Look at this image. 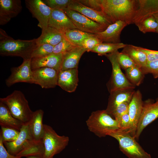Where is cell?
<instances>
[{
  "mask_svg": "<svg viewBox=\"0 0 158 158\" xmlns=\"http://www.w3.org/2000/svg\"><path fill=\"white\" fill-rule=\"evenodd\" d=\"M139 49L146 55L147 62L158 60V51L154 50L138 47Z\"/></svg>",
  "mask_w": 158,
  "mask_h": 158,
  "instance_id": "obj_43",
  "label": "cell"
},
{
  "mask_svg": "<svg viewBox=\"0 0 158 158\" xmlns=\"http://www.w3.org/2000/svg\"><path fill=\"white\" fill-rule=\"evenodd\" d=\"M117 122L119 127V130L121 131H126L129 127L130 123V118L128 112L122 115Z\"/></svg>",
  "mask_w": 158,
  "mask_h": 158,
  "instance_id": "obj_41",
  "label": "cell"
},
{
  "mask_svg": "<svg viewBox=\"0 0 158 158\" xmlns=\"http://www.w3.org/2000/svg\"><path fill=\"white\" fill-rule=\"evenodd\" d=\"M158 118V98L155 102L148 99L143 102L142 113L138 122L134 138L138 139L144 129Z\"/></svg>",
  "mask_w": 158,
  "mask_h": 158,
  "instance_id": "obj_9",
  "label": "cell"
},
{
  "mask_svg": "<svg viewBox=\"0 0 158 158\" xmlns=\"http://www.w3.org/2000/svg\"><path fill=\"white\" fill-rule=\"evenodd\" d=\"M59 72L49 68L42 67L32 70L33 84L42 88H53L57 85Z\"/></svg>",
  "mask_w": 158,
  "mask_h": 158,
  "instance_id": "obj_12",
  "label": "cell"
},
{
  "mask_svg": "<svg viewBox=\"0 0 158 158\" xmlns=\"http://www.w3.org/2000/svg\"><path fill=\"white\" fill-rule=\"evenodd\" d=\"M54 46L47 44L37 45L33 50L31 59L44 57L53 53Z\"/></svg>",
  "mask_w": 158,
  "mask_h": 158,
  "instance_id": "obj_33",
  "label": "cell"
},
{
  "mask_svg": "<svg viewBox=\"0 0 158 158\" xmlns=\"http://www.w3.org/2000/svg\"><path fill=\"white\" fill-rule=\"evenodd\" d=\"M68 8L78 12L91 20L107 27L113 23L102 11L88 7L78 0H72Z\"/></svg>",
  "mask_w": 158,
  "mask_h": 158,
  "instance_id": "obj_14",
  "label": "cell"
},
{
  "mask_svg": "<svg viewBox=\"0 0 158 158\" xmlns=\"http://www.w3.org/2000/svg\"><path fill=\"white\" fill-rule=\"evenodd\" d=\"M37 45L36 39L15 40L0 29V54L2 56L20 57L26 60L31 59L33 51Z\"/></svg>",
  "mask_w": 158,
  "mask_h": 158,
  "instance_id": "obj_2",
  "label": "cell"
},
{
  "mask_svg": "<svg viewBox=\"0 0 158 158\" xmlns=\"http://www.w3.org/2000/svg\"><path fill=\"white\" fill-rule=\"evenodd\" d=\"M126 44L123 43H113L102 42L95 47L90 51L96 53L100 56H105L109 54L123 48Z\"/></svg>",
  "mask_w": 158,
  "mask_h": 158,
  "instance_id": "obj_30",
  "label": "cell"
},
{
  "mask_svg": "<svg viewBox=\"0 0 158 158\" xmlns=\"http://www.w3.org/2000/svg\"><path fill=\"white\" fill-rule=\"evenodd\" d=\"M31 59L23 60L20 66L11 68V74L5 80L7 86L9 87L20 82L33 84Z\"/></svg>",
  "mask_w": 158,
  "mask_h": 158,
  "instance_id": "obj_11",
  "label": "cell"
},
{
  "mask_svg": "<svg viewBox=\"0 0 158 158\" xmlns=\"http://www.w3.org/2000/svg\"><path fill=\"white\" fill-rule=\"evenodd\" d=\"M126 76L129 81L135 86H138L142 83L144 74L140 68L133 66L125 70Z\"/></svg>",
  "mask_w": 158,
  "mask_h": 158,
  "instance_id": "obj_32",
  "label": "cell"
},
{
  "mask_svg": "<svg viewBox=\"0 0 158 158\" xmlns=\"http://www.w3.org/2000/svg\"><path fill=\"white\" fill-rule=\"evenodd\" d=\"M43 111L39 109L33 111L28 123L29 133L31 139L34 141L39 142L42 141L44 133L43 118Z\"/></svg>",
  "mask_w": 158,
  "mask_h": 158,
  "instance_id": "obj_19",
  "label": "cell"
},
{
  "mask_svg": "<svg viewBox=\"0 0 158 158\" xmlns=\"http://www.w3.org/2000/svg\"><path fill=\"white\" fill-rule=\"evenodd\" d=\"M64 38L70 43L76 46H80L85 38L94 36V34L85 32L77 29H73L63 32Z\"/></svg>",
  "mask_w": 158,
  "mask_h": 158,
  "instance_id": "obj_29",
  "label": "cell"
},
{
  "mask_svg": "<svg viewBox=\"0 0 158 158\" xmlns=\"http://www.w3.org/2000/svg\"><path fill=\"white\" fill-rule=\"evenodd\" d=\"M127 25V24L125 22L117 21L109 25L103 31L94 34V35L102 42L121 43V33L123 28Z\"/></svg>",
  "mask_w": 158,
  "mask_h": 158,
  "instance_id": "obj_16",
  "label": "cell"
},
{
  "mask_svg": "<svg viewBox=\"0 0 158 158\" xmlns=\"http://www.w3.org/2000/svg\"><path fill=\"white\" fill-rule=\"evenodd\" d=\"M21 157L11 154L7 151L0 137V158H21Z\"/></svg>",
  "mask_w": 158,
  "mask_h": 158,
  "instance_id": "obj_44",
  "label": "cell"
},
{
  "mask_svg": "<svg viewBox=\"0 0 158 158\" xmlns=\"http://www.w3.org/2000/svg\"><path fill=\"white\" fill-rule=\"evenodd\" d=\"M140 68L144 75L151 73L154 78H158V60L147 62Z\"/></svg>",
  "mask_w": 158,
  "mask_h": 158,
  "instance_id": "obj_37",
  "label": "cell"
},
{
  "mask_svg": "<svg viewBox=\"0 0 158 158\" xmlns=\"http://www.w3.org/2000/svg\"><path fill=\"white\" fill-rule=\"evenodd\" d=\"M116 56L121 68L125 70L132 67L137 66L128 56L124 53L118 51Z\"/></svg>",
  "mask_w": 158,
  "mask_h": 158,
  "instance_id": "obj_35",
  "label": "cell"
},
{
  "mask_svg": "<svg viewBox=\"0 0 158 158\" xmlns=\"http://www.w3.org/2000/svg\"><path fill=\"white\" fill-rule=\"evenodd\" d=\"M117 51L105 55L110 61L112 67L110 92L119 89H134L135 86L129 81L121 71L117 58Z\"/></svg>",
  "mask_w": 158,
  "mask_h": 158,
  "instance_id": "obj_8",
  "label": "cell"
},
{
  "mask_svg": "<svg viewBox=\"0 0 158 158\" xmlns=\"http://www.w3.org/2000/svg\"><path fill=\"white\" fill-rule=\"evenodd\" d=\"M75 46L68 41L64 37L58 44L54 47L53 53L63 54Z\"/></svg>",
  "mask_w": 158,
  "mask_h": 158,
  "instance_id": "obj_38",
  "label": "cell"
},
{
  "mask_svg": "<svg viewBox=\"0 0 158 158\" xmlns=\"http://www.w3.org/2000/svg\"><path fill=\"white\" fill-rule=\"evenodd\" d=\"M26 158H42L41 157H40L37 156H31L27 157Z\"/></svg>",
  "mask_w": 158,
  "mask_h": 158,
  "instance_id": "obj_46",
  "label": "cell"
},
{
  "mask_svg": "<svg viewBox=\"0 0 158 158\" xmlns=\"http://www.w3.org/2000/svg\"><path fill=\"white\" fill-rule=\"evenodd\" d=\"M62 59V54L54 53L44 57L32 59V69L47 67L54 69L59 72L61 70Z\"/></svg>",
  "mask_w": 158,
  "mask_h": 158,
  "instance_id": "obj_22",
  "label": "cell"
},
{
  "mask_svg": "<svg viewBox=\"0 0 158 158\" xmlns=\"http://www.w3.org/2000/svg\"><path fill=\"white\" fill-rule=\"evenodd\" d=\"M102 11L113 23L118 21L128 25L133 21L138 6V0H100Z\"/></svg>",
  "mask_w": 158,
  "mask_h": 158,
  "instance_id": "obj_1",
  "label": "cell"
},
{
  "mask_svg": "<svg viewBox=\"0 0 158 158\" xmlns=\"http://www.w3.org/2000/svg\"><path fill=\"white\" fill-rule=\"evenodd\" d=\"M139 30L143 33L156 32L157 23L153 16L147 17L135 24Z\"/></svg>",
  "mask_w": 158,
  "mask_h": 158,
  "instance_id": "obj_31",
  "label": "cell"
},
{
  "mask_svg": "<svg viewBox=\"0 0 158 158\" xmlns=\"http://www.w3.org/2000/svg\"><path fill=\"white\" fill-rule=\"evenodd\" d=\"M44 151L43 141L36 142L30 140L24 149L16 156L21 157L37 156L42 158Z\"/></svg>",
  "mask_w": 158,
  "mask_h": 158,
  "instance_id": "obj_28",
  "label": "cell"
},
{
  "mask_svg": "<svg viewBox=\"0 0 158 158\" xmlns=\"http://www.w3.org/2000/svg\"><path fill=\"white\" fill-rule=\"evenodd\" d=\"M108 135L117 140L120 150L128 158H151L128 132L118 130Z\"/></svg>",
  "mask_w": 158,
  "mask_h": 158,
  "instance_id": "obj_5",
  "label": "cell"
},
{
  "mask_svg": "<svg viewBox=\"0 0 158 158\" xmlns=\"http://www.w3.org/2000/svg\"><path fill=\"white\" fill-rule=\"evenodd\" d=\"M48 26L63 32L77 29L63 10L57 9H52Z\"/></svg>",
  "mask_w": 158,
  "mask_h": 158,
  "instance_id": "obj_21",
  "label": "cell"
},
{
  "mask_svg": "<svg viewBox=\"0 0 158 158\" xmlns=\"http://www.w3.org/2000/svg\"><path fill=\"white\" fill-rule=\"evenodd\" d=\"M143 104L140 92L139 90L135 91L129 105L128 113L130 123L128 130L126 131L134 137L142 113Z\"/></svg>",
  "mask_w": 158,
  "mask_h": 158,
  "instance_id": "obj_13",
  "label": "cell"
},
{
  "mask_svg": "<svg viewBox=\"0 0 158 158\" xmlns=\"http://www.w3.org/2000/svg\"><path fill=\"white\" fill-rule=\"evenodd\" d=\"M20 132V131L13 128L1 126L0 137L3 142H11L17 138Z\"/></svg>",
  "mask_w": 158,
  "mask_h": 158,
  "instance_id": "obj_34",
  "label": "cell"
},
{
  "mask_svg": "<svg viewBox=\"0 0 158 158\" xmlns=\"http://www.w3.org/2000/svg\"><path fill=\"white\" fill-rule=\"evenodd\" d=\"M78 72V68L60 71L58 73L57 85L68 92H74L79 81Z\"/></svg>",
  "mask_w": 158,
  "mask_h": 158,
  "instance_id": "obj_17",
  "label": "cell"
},
{
  "mask_svg": "<svg viewBox=\"0 0 158 158\" xmlns=\"http://www.w3.org/2000/svg\"><path fill=\"white\" fill-rule=\"evenodd\" d=\"M63 11L77 28L83 32L96 34L103 31L107 28L75 11L68 8Z\"/></svg>",
  "mask_w": 158,
  "mask_h": 158,
  "instance_id": "obj_7",
  "label": "cell"
},
{
  "mask_svg": "<svg viewBox=\"0 0 158 158\" xmlns=\"http://www.w3.org/2000/svg\"><path fill=\"white\" fill-rule=\"evenodd\" d=\"M25 3L32 17L38 21V26L42 30L47 28L52 9L41 0H25Z\"/></svg>",
  "mask_w": 158,
  "mask_h": 158,
  "instance_id": "obj_10",
  "label": "cell"
},
{
  "mask_svg": "<svg viewBox=\"0 0 158 158\" xmlns=\"http://www.w3.org/2000/svg\"><path fill=\"white\" fill-rule=\"evenodd\" d=\"M155 18L158 24V26L156 32L158 33V14H154L153 15Z\"/></svg>",
  "mask_w": 158,
  "mask_h": 158,
  "instance_id": "obj_45",
  "label": "cell"
},
{
  "mask_svg": "<svg viewBox=\"0 0 158 158\" xmlns=\"http://www.w3.org/2000/svg\"><path fill=\"white\" fill-rule=\"evenodd\" d=\"M138 6L133 21L135 24L143 18L158 14V0H138Z\"/></svg>",
  "mask_w": 158,
  "mask_h": 158,
  "instance_id": "obj_24",
  "label": "cell"
},
{
  "mask_svg": "<svg viewBox=\"0 0 158 158\" xmlns=\"http://www.w3.org/2000/svg\"><path fill=\"white\" fill-rule=\"evenodd\" d=\"M121 52L128 56L139 67L144 66L147 62L146 54L138 47L126 44Z\"/></svg>",
  "mask_w": 158,
  "mask_h": 158,
  "instance_id": "obj_27",
  "label": "cell"
},
{
  "mask_svg": "<svg viewBox=\"0 0 158 158\" xmlns=\"http://www.w3.org/2000/svg\"><path fill=\"white\" fill-rule=\"evenodd\" d=\"M44 3L52 9L63 10L68 8L72 0H44Z\"/></svg>",
  "mask_w": 158,
  "mask_h": 158,
  "instance_id": "obj_36",
  "label": "cell"
},
{
  "mask_svg": "<svg viewBox=\"0 0 158 158\" xmlns=\"http://www.w3.org/2000/svg\"><path fill=\"white\" fill-rule=\"evenodd\" d=\"M64 38L63 32L48 26L42 30L40 36L36 39L37 45L47 44L54 46Z\"/></svg>",
  "mask_w": 158,
  "mask_h": 158,
  "instance_id": "obj_25",
  "label": "cell"
},
{
  "mask_svg": "<svg viewBox=\"0 0 158 158\" xmlns=\"http://www.w3.org/2000/svg\"><path fill=\"white\" fill-rule=\"evenodd\" d=\"M28 123L23 125L19 134L15 140L11 142H3L7 151L11 154L16 156L32 140L29 133Z\"/></svg>",
  "mask_w": 158,
  "mask_h": 158,
  "instance_id": "obj_20",
  "label": "cell"
},
{
  "mask_svg": "<svg viewBox=\"0 0 158 158\" xmlns=\"http://www.w3.org/2000/svg\"><path fill=\"white\" fill-rule=\"evenodd\" d=\"M86 123L89 130L100 138L105 137L119 129L117 121L105 110L93 111Z\"/></svg>",
  "mask_w": 158,
  "mask_h": 158,
  "instance_id": "obj_3",
  "label": "cell"
},
{
  "mask_svg": "<svg viewBox=\"0 0 158 158\" xmlns=\"http://www.w3.org/2000/svg\"><path fill=\"white\" fill-rule=\"evenodd\" d=\"M81 3L98 11H102L100 0H79Z\"/></svg>",
  "mask_w": 158,
  "mask_h": 158,
  "instance_id": "obj_42",
  "label": "cell"
},
{
  "mask_svg": "<svg viewBox=\"0 0 158 158\" xmlns=\"http://www.w3.org/2000/svg\"><path fill=\"white\" fill-rule=\"evenodd\" d=\"M135 92L133 89H119L110 91L107 106L105 109L106 112L111 116L119 105L126 102H130Z\"/></svg>",
  "mask_w": 158,
  "mask_h": 158,
  "instance_id": "obj_18",
  "label": "cell"
},
{
  "mask_svg": "<svg viewBox=\"0 0 158 158\" xmlns=\"http://www.w3.org/2000/svg\"><path fill=\"white\" fill-rule=\"evenodd\" d=\"M23 124L14 117L6 105L0 101V125L1 126L12 128L20 131Z\"/></svg>",
  "mask_w": 158,
  "mask_h": 158,
  "instance_id": "obj_26",
  "label": "cell"
},
{
  "mask_svg": "<svg viewBox=\"0 0 158 158\" xmlns=\"http://www.w3.org/2000/svg\"><path fill=\"white\" fill-rule=\"evenodd\" d=\"M20 0H0V25H4L21 11Z\"/></svg>",
  "mask_w": 158,
  "mask_h": 158,
  "instance_id": "obj_15",
  "label": "cell"
},
{
  "mask_svg": "<svg viewBox=\"0 0 158 158\" xmlns=\"http://www.w3.org/2000/svg\"><path fill=\"white\" fill-rule=\"evenodd\" d=\"M0 101L6 105L15 118L23 124L29 122L33 111L21 91L15 90L6 97L0 98Z\"/></svg>",
  "mask_w": 158,
  "mask_h": 158,
  "instance_id": "obj_4",
  "label": "cell"
},
{
  "mask_svg": "<svg viewBox=\"0 0 158 158\" xmlns=\"http://www.w3.org/2000/svg\"><path fill=\"white\" fill-rule=\"evenodd\" d=\"M87 50L80 46H75L63 54L61 70L78 68L82 55Z\"/></svg>",
  "mask_w": 158,
  "mask_h": 158,
  "instance_id": "obj_23",
  "label": "cell"
},
{
  "mask_svg": "<svg viewBox=\"0 0 158 158\" xmlns=\"http://www.w3.org/2000/svg\"><path fill=\"white\" fill-rule=\"evenodd\" d=\"M102 43L98 38L95 36L89 37L85 39L81 44L80 46L90 51L99 44Z\"/></svg>",
  "mask_w": 158,
  "mask_h": 158,
  "instance_id": "obj_39",
  "label": "cell"
},
{
  "mask_svg": "<svg viewBox=\"0 0 158 158\" xmlns=\"http://www.w3.org/2000/svg\"><path fill=\"white\" fill-rule=\"evenodd\" d=\"M42 141L44 151L42 158H52L62 151L68 145L69 138L58 135L50 126L44 124Z\"/></svg>",
  "mask_w": 158,
  "mask_h": 158,
  "instance_id": "obj_6",
  "label": "cell"
},
{
  "mask_svg": "<svg viewBox=\"0 0 158 158\" xmlns=\"http://www.w3.org/2000/svg\"><path fill=\"white\" fill-rule=\"evenodd\" d=\"M130 102H126L119 105L114 111L111 116L114 117L117 121L122 115L128 112Z\"/></svg>",
  "mask_w": 158,
  "mask_h": 158,
  "instance_id": "obj_40",
  "label": "cell"
}]
</instances>
